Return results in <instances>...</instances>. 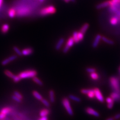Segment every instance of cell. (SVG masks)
Instances as JSON below:
<instances>
[{
    "label": "cell",
    "mask_w": 120,
    "mask_h": 120,
    "mask_svg": "<svg viewBox=\"0 0 120 120\" xmlns=\"http://www.w3.org/2000/svg\"><path fill=\"white\" fill-rule=\"evenodd\" d=\"M38 74V72L36 70L34 69H30V70H26L25 71H23L19 73L18 75L19 77L23 79H26V78H33L36 77Z\"/></svg>",
    "instance_id": "6da1fadb"
},
{
    "label": "cell",
    "mask_w": 120,
    "mask_h": 120,
    "mask_svg": "<svg viewBox=\"0 0 120 120\" xmlns=\"http://www.w3.org/2000/svg\"><path fill=\"white\" fill-rule=\"evenodd\" d=\"M56 12L55 7L52 5H50L41 9L40 12V14L42 16H45L53 14Z\"/></svg>",
    "instance_id": "7a4b0ae2"
},
{
    "label": "cell",
    "mask_w": 120,
    "mask_h": 120,
    "mask_svg": "<svg viewBox=\"0 0 120 120\" xmlns=\"http://www.w3.org/2000/svg\"><path fill=\"white\" fill-rule=\"evenodd\" d=\"M110 84L114 92H120V84L118 79L114 77H112L109 79Z\"/></svg>",
    "instance_id": "3957f363"
},
{
    "label": "cell",
    "mask_w": 120,
    "mask_h": 120,
    "mask_svg": "<svg viewBox=\"0 0 120 120\" xmlns=\"http://www.w3.org/2000/svg\"><path fill=\"white\" fill-rule=\"evenodd\" d=\"M109 6L111 11L117 12L120 8V0H109Z\"/></svg>",
    "instance_id": "277c9868"
},
{
    "label": "cell",
    "mask_w": 120,
    "mask_h": 120,
    "mask_svg": "<svg viewBox=\"0 0 120 120\" xmlns=\"http://www.w3.org/2000/svg\"><path fill=\"white\" fill-rule=\"evenodd\" d=\"M62 103L70 116H73V112L71 108L69 99L64 98L62 100Z\"/></svg>",
    "instance_id": "5b68a950"
},
{
    "label": "cell",
    "mask_w": 120,
    "mask_h": 120,
    "mask_svg": "<svg viewBox=\"0 0 120 120\" xmlns=\"http://www.w3.org/2000/svg\"><path fill=\"white\" fill-rule=\"evenodd\" d=\"M4 73L6 76L11 78L13 80V81L15 83H17L22 80L21 78L18 76V75H15L9 70H7V69L4 70Z\"/></svg>",
    "instance_id": "8992f818"
},
{
    "label": "cell",
    "mask_w": 120,
    "mask_h": 120,
    "mask_svg": "<svg viewBox=\"0 0 120 120\" xmlns=\"http://www.w3.org/2000/svg\"><path fill=\"white\" fill-rule=\"evenodd\" d=\"M17 58V56L16 55H13L12 56H10L7 58H5L1 62V64L2 66H5L8 64H9V63L13 61V60H16Z\"/></svg>",
    "instance_id": "52a82bcc"
},
{
    "label": "cell",
    "mask_w": 120,
    "mask_h": 120,
    "mask_svg": "<svg viewBox=\"0 0 120 120\" xmlns=\"http://www.w3.org/2000/svg\"><path fill=\"white\" fill-rule=\"evenodd\" d=\"M94 91L95 96L99 101L101 102H104V98L103 97V95L101 92V91L98 88H95L94 89Z\"/></svg>",
    "instance_id": "ba28073f"
},
{
    "label": "cell",
    "mask_w": 120,
    "mask_h": 120,
    "mask_svg": "<svg viewBox=\"0 0 120 120\" xmlns=\"http://www.w3.org/2000/svg\"><path fill=\"white\" fill-rule=\"evenodd\" d=\"M85 111L87 113L90 114V115H93L96 117H99L100 116L99 112L91 108H86L85 109Z\"/></svg>",
    "instance_id": "9c48e42d"
},
{
    "label": "cell",
    "mask_w": 120,
    "mask_h": 120,
    "mask_svg": "<svg viewBox=\"0 0 120 120\" xmlns=\"http://www.w3.org/2000/svg\"><path fill=\"white\" fill-rule=\"evenodd\" d=\"M22 55L29 56L31 55L34 52V49L32 48H27L22 50Z\"/></svg>",
    "instance_id": "30bf717a"
},
{
    "label": "cell",
    "mask_w": 120,
    "mask_h": 120,
    "mask_svg": "<svg viewBox=\"0 0 120 120\" xmlns=\"http://www.w3.org/2000/svg\"><path fill=\"white\" fill-rule=\"evenodd\" d=\"M64 42V38H60L55 45V50L56 51H59L61 49V48L62 47V45H63Z\"/></svg>",
    "instance_id": "8fae6325"
},
{
    "label": "cell",
    "mask_w": 120,
    "mask_h": 120,
    "mask_svg": "<svg viewBox=\"0 0 120 120\" xmlns=\"http://www.w3.org/2000/svg\"><path fill=\"white\" fill-rule=\"evenodd\" d=\"M101 38H102V36L100 34H98L96 36L93 44V48H95L98 46L100 40L101 39Z\"/></svg>",
    "instance_id": "7c38bea8"
},
{
    "label": "cell",
    "mask_w": 120,
    "mask_h": 120,
    "mask_svg": "<svg viewBox=\"0 0 120 120\" xmlns=\"http://www.w3.org/2000/svg\"><path fill=\"white\" fill-rule=\"evenodd\" d=\"M109 6V0H107L98 4L96 6V8L98 9H103L104 8L106 7Z\"/></svg>",
    "instance_id": "4fadbf2b"
},
{
    "label": "cell",
    "mask_w": 120,
    "mask_h": 120,
    "mask_svg": "<svg viewBox=\"0 0 120 120\" xmlns=\"http://www.w3.org/2000/svg\"><path fill=\"white\" fill-rule=\"evenodd\" d=\"M9 28H10V26H9V24H4L1 26V28H0L1 32L3 34H6L9 31Z\"/></svg>",
    "instance_id": "5bb4252c"
},
{
    "label": "cell",
    "mask_w": 120,
    "mask_h": 120,
    "mask_svg": "<svg viewBox=\"0 0 120 120\" xmlns=\"http://www.w3.org/2000/svg\"><path fill=\"white\" fill-rule=\"evenodd\" d=\"M110 97L114 101H118L120 99V92H114L110 94Z\"/></svg>",
    "instance_id": "9a60e30c"
},
{
    "label": "cell",
    "mask_w": 120,
    "mask_h": 120,
    "mask_svg": "<svg viewBox=\"0 0 120 120\" xmlns=\"http://www.w3.org/2000/svg\"><path fill=\"white\" fill-rule=\"evenodd\" d=\"M49 100L50 101L51 103H54L55 101V93L54 91L52 90H50L49 92Z\"/></svg>",
    "instance_id": "2e32d148"
},
{
    "label": "cell",
    "mask_w": 120,
    "mask_h": 120,
    "mask_svg": "<svg viewBox=\"0 0 120 120\" xmlns=\"http://www.w3.org/2000/svg\"><path fill=\"white\" fill-rule=\"evenodd\" d=\"M49 112H50V110L49 109H44L41 110V111L40 112V115L41 117L46 116L48 115L49 114Z\"/></svg>",
    "instance_id": "e0dca14e"
},
{
    "label": "cell",
    "mask_w": 120,
    "mask_h": 120,
    "mask_svg": "<svg viewBox=\"0 0 120 120\" xmlns=\"http://www.w3.org/2000/svg\"><path fill=\"white\" fill-rule=\"evenodd\" d=\"M16 12L15 9L11 8L9 9L8 11V16L9 17L11 18H13L16 16Z\"/></svg>",
    "instance_id": "ac0fdd59"
},
{
    "label": "cell",
    "mask_w": 120,
    "mask_h": 120,
    "mask_svg": "<svg viewBox=\"0 0 120 120\" xmlns=\"http://www.w3.org/2000/svg\"><path fill=\"white\" fill-rule=\"evenodd\" d=\"M74 43H75V42H74V39L73 38V37H70L68 39L66 45H67L68 46H69V47L71 48L73 46Z\"/></svg>",
    "instance_id": "d6986e66"
},
{
    "label": "cell",
    "mask_w": 120,
    "mask_h": 120,
    "mask_svg": "<svg viewBox=\"0 0 120 120\" xmlns=\"http://www.w3.org/2000/svg\"><path fill=\"white\" fill-rule=\"evenodd\" d=\"M32 94L35 98L39 101H41L43 99L42 96L38 92H37L36 91H35V90L33 91L32 92Z\"/></svg>",
    "instance_id": "ffe728a7"
},
{
    "label": "cell",
    "mask_w": 120,
    "mask_h": 120,
    "mask_svg": "<svg viewBox=\"0 0 120 120\" xmlns=\"http://www.w3.org/2000/svg\"><path fill=\"white\" fill-rule=\"evenodd\" d=\"M89 27V24L88 23H85V24L83 25V26H82V28L80 30V32H82V33H83V34H85L86 31L88 29Z\"/></svg>",
    "instance_id": "44dd1931"
},
{
    "label": "cell",
    "mask_w": 120,
    "mask_h": 120,
    "mask_svg": "<svg viewBox=\"0 0 120 120\" xmlns=\"http://www.w3.org/2000/svg\"><path fill=\"white\" fill-rule=\"evenodd\" d=\"M69 98L71 99L72 100L76 102H80L81 101V99L80 98H79L77 97V96H75V95H73L70 94L69 95Z\"/></svg>",
    "instance_id": "7402d4cb"
},
{
    "label": "cell",
    "mask_w": 120,
    "mask_h": 120,
    "mask_svg": "<svg viewBox=\"0 0 120 120\" xmlns=\"http://www.w3.org/2000/svg\"><path fill=\"white\" fill-rule=\"evenodd\" d=\"M73 38L74 39L75 43L77 44L80 41L78 38V32L77 31H75L73 32Z\"/></svg>",
    "instance_id": "603a6c76"
},
{
    "label": "cell",
    "mask_w": 120,
    "mask_h": 120,
    "mask_svg": "<svg viewBox=\"0 0 120 120\" xmlns=\"http://www.w3.org/2000/svg\"><path fill=\"white\" fill-rule=\"evenodd\" d=\"M118 22V19L117 17H112L110 19V23L112 25L115 26L116 24H117Z\"/></svg>",
    "instance_id": "cb8c5ba5"
},
{
    "label": "cell",
    "mask_w": 120,
    "mask_h": 120,
    "mask_svg": "<svg viewBox=\"0 0 120 120\" xmlns=\"http://www.w3.org/2000/svg\"><path fill=\"white\" fill-rule=\"evenodd\" d=\"M33 80L36 84L38 85L39 86H42L43 85V82H42L38 77H37L36 76L33 78Z\"/></svg>",
    "instance_id": "d4e9b609"
},
{
    "label": "cell",
    "mask_w": 120,
    "mask_h": 120,
    "mask_svg": "<svg viewBox=\"0 0 120 120\" xmlns=\"http://www.w3.org/2000/svg\"><path fill=\"white\" fill-rule=\"evenodd\" d=\"M101 39L103 40V41H104V42L108 43V44L112 45H113V44H114V42L112 41L109 39L107 38H106L104 36H102Z\"/></svg>",
    "instance_id": "484cf974"
},
{
    "label": "cell",
    "mask_w": 120,
    "mask_h": 120,
    "mask_svg": "<svg viewBox=\"0 0 120 120\" xmlns=\"http://www.w3.org/2000/svg\"><path fill=\"white\" fill-rule=\"evenodd\" d=\"M13 49L15 52L17 54V55L19 56H22V51L20 50V49L16 46H14L13 47Z\"/></svg>",
    "instance_id": "4316f807"
},
{
    "label": "cell",
    "mask_w": 120,
    "mask_h": 120,
    "mask_svg": "<svg viewBox=\"0 0 120 120\" xmlns=\"http://www.w3.org/2000/svg\"><path fill=\"white\" fill-rule=\"evenodd\" d=\"M90 77L94 80H97L99 78L98 74L96 72L91 73L90 74Z\"/></svg>",
    "instance_id": "83f0119b"
},
{
    "label": "cell",
    "mask_w": 120,
    "mask_h": 120,
    "mask_svg": "<svg viewBox=\"0 0 120 120\" xmlns=\"http://www.w3.org/2000/svg\"><path fill=\"white\" fill-rule=\"evenodd\" d=\"M11 111V109L9 107H4L3 108L1 111H0V112L3 113L5 114H7L8 113H9V112Z\"/></svg>",
    "instance_id": "f1b7e54d"
},
{
    "label": "cell",
    "mask_w": 120,
    "mask_h": 120,
    "mask_svg": "<svg viewBox=\"0 0 120 120\" xmlns=\"http://www.w3.org/2000/svg\"><path fill=\"white\" fill-rule=\"evenodd\" d=\"M41 101L46 107L49 108L50 107V104L48 101L47 100L43 98Z\"/></svg>",
    "instance_id": "f546056e"
},
{
    "label": "cell",
    "mask_w": 120,
    "mask_h": 120,
    "mask_svg": "<svg viewBox=\"0 0 120 120\" xmlns=\"http://www.w3.org/2000/svg\"><path fill=\"white\" fill-rule=\"evenodd\" d=\"M87 96L89 97V98L90 99L94 98L95 97V96L94 91V89H93L91 92H90L88 94Z\"/></svg>",
    "instance_id": "4dcf8cb0"
},
{
    "label": "cell",
    "mask_w": 120,
    "mask_h": 120,
    "mask_svg": "<svg viewBox=\"0 0 120 120\" xmlns=\"http://www.w3.org/2000/svg\"><path fill=\"white\" fill-rule=\"evenodd\" d=\"M93 89H82L81 90V92L82 94H88L90 92H91Z\"/></svg>",
    "instance_id": "1f68e13d"
},
{
    "label": "cell",
    "mask_w": 120,
    "mask_h": 120,
    "mask_svg": "<svg viewBox=\"0 0 120 120\" xmlns=\"http://www.w3.org/2000/svg\"><path fill=\"white\" fill-rule=\"evenodd\" d=\"M13 94H14V95L15 96H16V97H17V98H20V99H21V100H22V99H23V96H22V95L21 94H20V93H19L18 91H14Z\"/></svg>",
    "instance_id": "d6a6232c"
},
{
    "label": "cell",
    "mask_w": 120,
    "mask_h": 120,
    "mask_svg": "<svg viewBox=\"0 0 120 120\" xmlns=\"http://www.w3.org/2000/svg\"><path fill=\"white\" fill-rule=\"evenodd\" d=\"M78 38L80 41H82L84 38V34L79 31V32H78Z\"/></svg>",
    "instance_id": "836d02e7"
},
{
    "label": "cell",
    "mask_w": 120,
    "mask_h": 120,
    "mask_svg": "<svg viewBox=\"0 0 120 120\" xmlns=\"http://www.w3.org/2000/svg\"><path fill=\"white\" fill-rule=\"evenodd\" d=\"M70 49V48L69 47V46H68L67 45H65L64 48L63 49L62 52L64 53H67L69 51Z\"/></svg>",
    "instance_id": "e575fe53"
},
{
    "label": "cell",
    "mask_w": 120,
    "mask_h": 120,
    "mask_svg": "<svg viewBox=\"0 0 120 120\" xmlns=\"http://www.w3.org/2000/svg\"><path fill=\"white\" fill-rule=\"evenodd\" d=\"M12 98L13 100H15L16 101H17V102H18V103L22 102V100L20 98H17V97H16L14 95H13L12 96Z\"/></svg>",
    "instance_id": "d590c367"
},
{
    "label": "cell",
    "mask_w": 120,
    "mask_h": 120,
    "mask_svg": "<svg viewBox=\"0 0 120 120\" xmlns=\"http://www.w3.org/2000/svg\"><path fill=\"white\" fill-rule=\"evenodd\" d=\"M86 71L88 72V73H93L95 72L96 70L95 68H87L86 69Z\"/></svg>",
    "instance_id": "8d00e7d4"
},
{
    "label": "cell",
    "mask_w": 120,
    "mask_h": 120,
    "mask_svg": "<svg viewBox=\"0 0 120 120\" xmlns=\"http://www.w3.org/2000/svg\"><path fill=\"white\" fill-rule=\"evenodd\" d=\"M106 101L108 103H111L112 102H114V100L111 97H108L106 99Z\"/></svg>",
    "instance_id": "74e56055"
},
{
    "label": "cell",
    "mask_w": 120,
    "mask_h": 120,
    "mask_svg": "<svg viewBox=\"0 0 120 120\" xmlns=\"http://www.w3.org/2000/svg\"><path fill=\"white\" fill-rule=\"evenodd\" d=\"M113 104H114V102H112L111 103H108V108L109 109H111L113 106Z\"/></svg>",
    "instance_id": "f35d334b"
},
{
    "label": "cell",
    "mask_w": 120,
    "mask_h": 120,
    "mask_svg": "<svg viewBox=\"0 0 120 120\" xmlns=\"http://www.w3.org/2000/svg\"><path fill=\"white\" fill-rule=\"evenodd\" d=\"M115 120H118L120 118V113H118L114 116Z\"/></svg>",
    "instance_id": "ab89813d"
},
{
    "label": "cell",
    "mask_w": 120,
    "mask_h": 120,
    "mask_svg": "<svg viewBox=\"0 0 120 120\" xmlns=\"http://www.w3.org/2000/svg\"><path fill=\"white\" fill-rule=\"evenodd\" d=\"M6 114H4L3 113L0 112V119H2L3 118H4V117L6 116Z\"/></svg>",
    "instance_id": "60d3db41"
},
{
    "label": "cell",
    "mask_w": 120,
    "mask_h": 120,
    "mask_svg": "<svg viewBox=\"0 0 120 120\" xmlns=\"http://www.w3.org/2000/svg\"><path fill=\"white\" fill-rule=\"evenodd\" d=\"M39 120H48L47 117L46 116H43L40 118Z\"/></svg>",
    "instance_id": "b9f144b4"
},
{
    "label": "cell",
    "mask_w": 120,
    "mask_h": 120,
    "mask_svg": "<svg viewBox=\"0 0 120 120\" xmlns=\"http://www.w3.org/2000/svg\"><path fill=\"white\" fill-rule=\"evenodd\" d=\"M3 3V0H0V9Z\"/></svg>",
    "instance_id": "7bdbcfd3"
},
{
    "label": "cell",
    "mask_w": 120,
    "mask_h": 120,
    "mask_svg": "<svg viewBox=\"0 0 120 120\" xmlns=\"http://www.w3.org/2000/svg\"><path fill=\"white\" fill-rule=\"evenodd\" d=\"M114 117H109V118H108V119H107L106 120H114Z\"/></svg>",
    "instance_id": "ee69618b"
},
{
    "label": "cell",
    "mask_w": 120,
    "mask_h": 120,
    "mask_svg": "<svg viewBox=\"0 0 120 120\" xmlns=\"http://www.w3.org/2000/svg\"><path fill=\"white\" fill-rule=\"evenodd\" d=\"M39 0V1L40 2H43V1L45 0Z\"/></svg>",
    "instance_id": "f6af8a7d"
},
{
    "label": "cell",
    "mask_w": 120,
    "mask_h": 120,
    "mask_svg": "<svg viewBox=\"0 0 120 120\" xmlns=\"http://www.w3.org/2000/svg\"><path fill=\"white\" fill-rule=\"evenodd\" d=\"M119 71H120V69H119Z\"/></svg>",
    "instance_id": "bcb514c9"
},
{
    "label": "cell",
    "mask_w": 120,
    "mask_h": 120,
    "mask_svg": "<svg viewBox=\"0 0 120 120\" xmlns=\"http://www.w3.org/2000/svg\"></svg>",
    "instance_id": "7dc6e473"
}]
</instances>
